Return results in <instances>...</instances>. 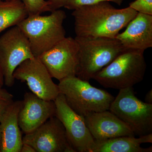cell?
Returning <instances> with one entry per match:
<instances>
[{
    "label": "cell",
    "mask_w": 152,
    "mask_h": 152,
    "mask_svg": "<svg viewBox=\"0 0 152 152\" xmlns=\"http://www.w3.org/2000/svg\"><path fill=\"white\" fill-rule=\"evenodd\" d=\"M137 13L129 7L118 9L107 1L81 7L72 13L76 37L115 38Z\"/></svg>",
    "instance_id": "cell-1"
},
{
    "label": "cell",
    "mask_w": 152,
    "mask_h": 152,
    "mask_svg": "<svg viewBox=\"0 0 152 152\" xmlns=\"http://www.w3.org/2000/svg\"><path fill=\"white\" fill-rule=\"evenodd\" d=\"M143 51L125 49L93 79L105 88L121 90L143 80L147 65Z\"/></svg>",
    "instance_id": "cell-2"
},
{
    "label": "cell",
    "mask_w": 152,
    "mask_h": 152,
    "mask_svg": "<svg viewBox=\"0 0 152 152\" xmlns=\"http://www.w3.org/2000/svg\"><path fill=\"white\" fill-rule=\"evenodd\" d=\"M64 11L57 10L49 15H28L17 25L27 38L34 56L38 57L66 37Z\"/></svg>",
    "instance_id": "cell-3"
},
{
    "label": "cell",
    "mask_w": 152,
    "mask_h": 152,
    "mask_svg": "<svg viewBox=\"0 0 152 152\" xmlns=\"http://www.w3.org/2000/svg\"><path fill=\"white\" fill-rule=\"evenodd\" d=\"M75 39L79 46L76 76L88 81L126 49L116 38Z\"/></svg>",
    "instance_id": "cell-4"
},
{
    "label": "cell",
    "mask_w": 152,
    "mask_h": 152,
    "mask_svg": "<svg viewBox=\"0 0 152 152\" xmlns=\"http://www.w3.org/2000/svg\"><path fill=\"white\" fill-rule=\"evenodd\" d=\"M89 82L71 76L61 80L58 85L68 104L83 118L92 113L109 110L115 99L108 92L93 86Z\"/></svg>",
    "instance_id": "cell-5"
},
{
    "label": "cell",
    "mask_w": 152,
    "mask_h": 152,
    "mask_svg": "<svg viewBox=\"0 0 152 152\" xmlns=\"http://www.w3.org/2000/svg\"><path fill=\"white\" fill-rule=\"evenodd\" d=\"M109 110L127 125L135 135L152 133V104L139 99L133 87L120 90Z\"/></svg>",
    "instance_id": "cell-6"
},
{
    "label": "cell",
    "mask_w": 152,
    "mask_h": 152,
    "mask_svg": "<svg viewBox=\"0 0 152 152\" xmlns=\"http://www.w3.org/2000/svg\"><path fill=\"white\" fill-rule=\"evenodd\" d=\"M34 57L29 42L18 26L10 28L0 37V67L4 83L8 87L15 82L13 74L22 62Z\"/></svg>",
    "instance_id": "cell-7"
},
{
    "label": "cell",
    "mask_w": 152,
    "mask_h": 152,
    "mask_svg": "<svg viewBox=\"0 0 152 152\" xmlns=\"http://www.w3.org/2000/svg\"><path fill=\"white\" fill-rule=\"evenodd\" d=\"M79 49L75 38L66 37L38 58L52 78L60 81L76 76Z\"/></svg>",
    "instance_id": "cell-8"
},
{
    "label": "cell",
    "mask_w": 152,
    "mask_h": 152,
    "mask_svg": "<svg viewBox=\"0 0 152 152\" xmlns=\"http://www.w3.org/2000/svg\"><path fill=\"white\" fill-rule=\"evenodd\" d=\"M54 102L56 116L64 126L68 140L76 152H93L96 142L83 117L71 108L62 94L60 93Z\"/></svg>",
    "instance_id": "cell-9"
},
{
    "label": "cell",
    "mask_w": 152,
    "mask_h": 152,
    "mask_svg": "<svg viewBox=\"0 0 152 152\" xmlns=\"http://www.w3.org/2000/svg\"><path fill=\"white\" fill-rule=\"evenodd\" d=\"M13 77L26 82L32 93L45 100L54 101L60 94L58 85L38 57L22 62L15 70Z\"/></svg>",
    "instance_id": "cell-10"
},
{
    "label": "cell",
    "mask_w": 152,
    "mask_h": 152,
    "mask_svg": "<svg viewBox=\"0 0 152 152\" xmlns=\"http://www.w3.org/2000/svg\"><path fill=\"white\" fill-rule=\"evenodd\" d=\"M23 140V143L31 145L36 152H76L68 140L64 126L56 116L26 134Z\"/></svg>",
    "instance_id": "cell-11"
},
{
    "label": "cell",
    "mask_w": 152,
    "mask_h": 152,
    "mask_svg": "<svg viewBox=\"0 0 152 152\" xmlns=\"http://www.w3.org/2000/svg\"><path fill=\"white\" fill-rule=\"evenodd\" d=\"M56 112L54 101L45 100L32 92L26 93L19 113L20 127L25 134L31 132L56 116Z\"/></svg>",
    "instance_id": "cell-12"
},
{
    "label": "cell",
    "mask_w": 152,
    "mask_h": 152,
    "mask_svg": "<svg viewBox=\"0 0 152 152\" xmlns=\"http://www.w3.org/2000/svg\"><path fill=\"white\" fill-rule=\"evenodd\" d=\"M95 141L124 136H134L127 125L110 110L94 113L84 117Z\"/></svg>",
    "instance_id": "cell-13"
},
{
    "label": "cell",
    "mask_w": 152,
    "mask_h": 152,
    "mask_svg": "<svg viewBox=\"0 0 152 152\" xmlns=\"http://www.w3.org/2000/svg\"><path fill=\"white\" fill-rule=\"evenodd\" d=\"M115 38L126 49L145 51L152 47V15L138 13Z\"/></svg>",
    "instance_id": "cell-14"
},
{
    "label": "cell",
    "mask_w": 152,
    "mask_h": 152,
    "mask_svg": "<svg viewBox=\"0 0 152 152\" xmlns=\"http://www.w3.org/2000/svg\"><path fill=\"white\" fill-rule=\"evenodd\" d=\"M22 101L14 102L0 119L2 134L1 152H20L23 144L20 128L18 122V115Z\"/></svg>",
    "instance_id": "cell-15"
},
{
    "label": "cell",
    "mask_w": 152,
    "mask_h": 152,
    "mask_svg": "<svg viewBox=\"0 0 152 152\" xmlns=\"http://www.w3.org/2000/svg\"><path fill=\"white\" fill-rule=\"evenodd\" d=\"M95 142L93 152H152V146L143 148L141 145L152 143V133L139 138L134 136H121Z\"/></svg>",
    "instance_id": "cell-16"
},
{
    "label": "cell",
    "mask_w": 152,
    "mask_h": 152,
    "mask_svg": "<svg viewBox=\"0 0 152 152\" xmlns=\"http://www.w3.org/2000/svg\"><path fill=\"white\" fill-rule=\"evenodd\" d=\"M28 16L27 11L22 1L0 0V34L17 26Z\"/></svg>",
    "instance_id": "cell-17"
},
{
    "label": "cell",
    "mask_w": 152,
    "mask_h": 152,
    "mask_svg": "<svg viewBox=\"0 0 152 152\" xmlns=\"http://www.w3.org/2000/svg\"><path fill=\"white\" fill-rule=\"evenodd\" d=\"M27 11L28 15H41L51 12L46 0H22Z\"/></svg>",
    "instance_id": "cell-18"
},
{
    "label": "cell",
    "mask_w": 152,
    "mask_h": 152,
    "mask_svg": "<svg viewBox=\"0 0 152 152\" xmlns=\"http://www.w3.org/2000/svg\"><path fill=\"white\" fill-rule=\"evenodd\" d=\"M124 0H68L64 6L65 8L74 10L85 6L91 5L102 2H111L121 6Z\"/></svg>",
    "instance_id": "cell-19"
},
{
    "label": "cell",
    "mask_w": 152,
    "mask_h": 152,
    "mask_svg": "<svg viewBox=\"0 0 152 152\" xmlns=\"http://www.w3.org/2000/svg\"><path fill=\"white\" fill-rule=\"evenodd\" d=\"M129 7L138 13L152 15V0H135Z\"/></svg>",
    "instance_id": "cell-20"
},
{
    "label": "cell",
    "mask_w": 152,
    "mask_h": 152,
    "mask_svg": "<svg viewBox=\"0 0 152 152\" xmlns=\"http://www.w3.org/2000/svg\"><path fill=\"white\" fill-rule=\"evenodd\" d=\"M14 96L5 89L0 87V119L9 106L14 102Z\"/></svg>",
    "instance_id": "cell-21"
},
{
    "label": "cell",
    "mask_w": 152,
    "mask_h": 152,
    "mask_svg": "<svg viewBox=\"0 0 152 152\" xmlns=\"http://www.w3.org/2000/svg\"><path fill=\"white\" fill-rule=\"evenodd\" d=\"M48 2L51 12L64 7L68 0H46Z\"/></svg>",
    "instance_id": "cell-22"
},
{
    "label": "cell",
    "mask_w": 152,
    "mask_h": 152,
    "mask_svg": "<svg viewBox=\"0 0 152 152\" xmlns=\"http://www.w3.org/2000/svg\"><path fill=\"white\" fill-rule=\"evenodd\" d=\"M20 152H36V151L31 145L23 143L21 148Z\"/></svg>",
    "instance_id": "cell-23"
},
{
    "label": "cell",
    "mask_w": 152,
    "mask_h": 152,
    "mask_svg": "<svg viewBox=\"0 0 152 152\" xmlns=\"http://www.w3.org/2000/svg\"><path fill=\"white\" fill-rule=\"evenodd\" d=\"M145 101L148 104H152V90L151 89L147 93L145 96Z\"/></svg>",
    "instance_id": "cell-24"
},
{
    "label": "cell",
    "mask_w": 152,
    "mask_h": 152,
    "mask_svg": "<svg viewBox=\"0 0 152 152\" xmlns=\"http://www.w3.org/2000/svg\"><path fill=\"white\" fill-rule=\"evenodd\" d=\"M4 76L1 69L0 67V87H2L4 85Z\"/></svg>",
    "instance_id": "cell-25"
},
{
    "label": "cell",
    "mask_w": 152,
    "mask_h": 152,
    "mask_svg": "<svg viewBox=\"0 0 152 152\" xmlns=\"http://www.w3.org/2000/svg\"><path fill=\"white\" fill-rule=\"evenodd\" d=\"M2 142V134L1 132V128H0V152L1 151Z\"/></svg>",
    "instance_id": "cell-26"
},
{
    "label": "cell",
    "mask_w": 152,
    "mask_h": 152,
    "mask_svg": "<svg viewBox=\"0 0 152 152\" xmlns=\"http://www.w3.org/2000/svg\"><path fill=\"white\" fill-rule=\"evenodd\" d=\"M8 1H22V0H6Z\"/></svg>",
    "instance_id": "cell-27"
}]
</instances>
